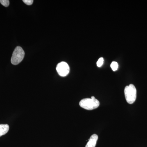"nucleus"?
<instances>
[{"label": "nucleus", "instance_id": "obj_1", "mask_svg": "<svg viewBox=\"0 0 147 147\" xmlns=\"http://www.w3.org/2000/svg\"><path fill=\"white\" fill-rule=\"evenodd\" d=\"M100 102L94 96L91 98H86L82 99L79 102V105L86 110H91L96 109L99 107Z\"/></svg>", "mask_w": 147, "mask_h": 147}, {"label": "nucleus", "instance_id": "obj_2", "mask_svg": "<svg viewBox=\"0 0 147 147\" xmlns=\"http://www.w3.org/2000/svg\"><path fill=\"white\" fill-rule=\"evenodd\" d=\"M125 96L126 101L129 104H132L137 98V90L135 86L131 84L126 86L124 89Z\"/></svg>", "mask_w": 147, "mask_h": 147}, {"label": "nucleus", "instance_id": "obj_3", "mask_svg": "<svg viewBox=\"0 0 147 147\" xmlns=\"http://www.w3.org/2000/svg\"><path fill=\"white\" fill-rule=\"evenodd\" d=\"M25 56V52L20 46H17L13 51L11 57V63L14 65H17L22 61Z\"/></svg>", "mask_w": 147, "mask_h": 147}, {"label": "nucleus", "instance_id": "obj_4", "mask_svg": "<svg viewBox=\"0 0 147 147\" xmlns=\"http://www.w3.org/2000/svg\"><path fill=\"white\" fill-rule=\"evenodd\" d=\"M56 69L58 74L62 77L67 76L69 72V66L65 62H61L58 64Z\"/></svg>", "mask_w": 147, "mask_h": 147}, {"label": "nucleus", "instance_id": "obj_5", "mask_svg": "<svg viewBox=\"0 0 147 147\" xmlns=\"http://www.w3.org/2000/svg\"><path fill=\"white\" fill-rule=\"evenodd\" d=\"M98 139L97 134H94L91 136L90 138L85 147H95L96 142Z\"/></svg>", "mask_w": 147, "mask_h": 147}, {"label": "nucleus", "instance_id": "obj_6", "mask_svg": "<svg viewBox=\"0 0 147 147\" xmlns=\"http://www.w3.org/2000/svg\"><path fill=\"white\" fill-rule=\"evenodd\" d=\"M9 126L7 124H0V137L7 133L9 130Z\"/></svg>", "mask_w": 147, "mask_h": 147}, {"label": "nucleus", "instance_id": "obj_7", "mask_svg": "<svg viewBox=\"0 0 147 147\" xmlns=\"http://www.w3.org/2000/svg\"><path fill=\"white\" fill-rule=\"evenodd\" d=\"M110 67L113 71H116V70H117L118 68V64L117 62L113 61L111 63Z\"/></svg>", "mask_w": 147, "mask_h": 147}, {"label": "nucleus", "instance_id": "obj_8", "mask_svg": "<svg viewBox=\"0 0 147 147\" xmlns=\"http://www.w3.org/2000/svg\"><path fill=\"white\" fill-rule=\"evenodd\" d=\"M0 3L5 7H7L9 5V1L8 0H0Z\"/></svg>", "mask_w": 147, "mask_h": 147}, {"label": "nucleus", "instance_id": "obj_9", "mask_svg": "<svg viewBox=\"0 0 147 147\" xmlns=\"http://www.w3.org/2000/svg\"><path fill=\"white\" fill-rule=\"evenodd\" d=\"M103 62H104V59L102 57H100L98 59V60L96 63V65L98 67H100L102 65L103 63Z\"/></svg>", "mask_w": 147, "mask_h": 147}, {"label": "nucleus", "instance_id": "obj_10", "mask_svg": "<svg viewBox=\"0 0 147 147\" xmlns=\"http://www.w3.org/2000/svg\"><path fill=\"white\" fill-rule=\"evenodd\" d=\"M34 1L33 0H23V2L28 5L32 4Z\"/></svg>", "mask_w": 147, "mask_h": 147}]
</instances>
